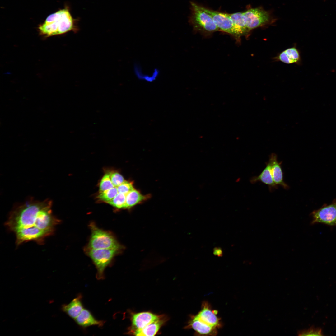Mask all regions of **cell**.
Wrapping results in <instances>:
<instances>
[{
  "label": "cell",
  "instance_id": "obj_9",
  "mask_svg": "<svg viewBox=\"0 0 336 336\" xmlns=\"http://www.w3.org/2000/svg\"><path fill=\"white\" fill-rule=\"evenodd\" d=\"M201 7L204 11L212 17L219 30L231 34L235 37L233 23L228 14Z\"/></svg>",
  "mask_w": 336,
  "mask_h": 336
},
{
  "label": "cell",
  "instance_id": "obj_24",
  "mask_svg": "<svg viewBox=\"0 0 336 336\" xmlns=\"http://www.w3.org/2000/svg\"><path fill=\"white\" fill-rule=\"evenodd\" d=\"M109 173L111 180L114 187H118L124 181L123 177L119 173L112 172Z\"/></svg>",
  "mask_w": 336,
  "mask_h": 336
},
{
  "label": "cell",
  "instance_id": "obj_18",
  "mask_svg": "<svg viewBox=\"0 0 336 336\" xmlns=\"http://www.w3.org/2000/svg\"><path fill=\"white\" fill-rule=\"evenodd\" d=\"M278 59L287 64H292L298 62L300 59L298 51L295 47L288 48L282 52L278 57Z\"/></svg>",
  "mask_w": 336,
  "mask_h": 336
},
{
  "label": "cell",
  "instance_id": "obj_1",
  "mask_svg": "<svg viewBox=\"0 0 336 336\" xmlns=\"http://www.w3.org/2000/svg\"><path fill=\"white\" fill-rule=\"evenodd\" d=\"M52 202L49 199L27 201L11 212L5 225L15 234L16 244L28 241L43 244L52 235L60 221L53 213Z\"/></svg>",
  "mask_w": 336,
  "mask_h": 336
},
{
  "label": "cell",
  "instance_id": "obj_21",
  "mask_svg": "<svg viewBox=\"0 0 336 336\" xmlns=\"http://www.w3.org/2000/svg\"><path fill=\"white\" fill-rule=\"evenodd\" d=\"M118 193L117 187H114L111 189L100 193L97 196V198L100 201L107 203L113 199Z\"/></svg>",
  "mask_w": 336,
  "mask_h": 336
},
{
  "label": "cell",
  "instance_id": "obj_26",
  "mask_svg": "<svg viewBox=\"0 0 336 336\" xmlns=\"http://www.w3.org/2000/svg\"><path fill=\"white\" fill-rule=\"evenodd\" d=\"M213 254L215 255L218 257H222L223 256V252L220 247L214 248L213 249Z\"/></svg>",
  "mask_w": 336,
  "mask_h": 336
},
{
  "label": "cell",
  "instance_id": "obj_22",
  "mask_svg": "<svg viewBox=\"0 0 336 336\" xmlns=\"http://www.w3.org/2000/svg\"><path fill=\"white\" fill-rule=\"evenodd\" d=\"M114 187L110 178V173L105 174L101 179L99 184V192H102Z\"/></svg>",
  "mask_w": 336,
  "mask_h": 336
},
{
  "label": "cell",
  "instance_id": "obj_6",
  "mask_svg": "<svg viewBox=\"0 0 336 336\" xmlns=\"http://www.w3.org/2000/svg\"><path fill=\"white\" fill-rule=\"evenodd\" d=\"M311 215L312 219L311 224L320 223L336 226V200L314 211Z\"/></svg>",
  "mask_w": 336,
  "mask_h": 336
},
{
  "label": "cell",
  "instance_id": "obj_5",
  "mask_svg": "<svg viewBox=\"0 0 336 336\" xmlns=\"http://www.w3.org/2000/svg\"><path fill=\"white\" fill-rule=\"evenodd\" d=\"M191 5L193 11L191 21L195 28L207 33L219 30L212 17L201 7L193 2Z\"/></svg>",
  "mask_w": 336,
  "mask_h": 336
},
{
  "label": "cell",
  "instance_id": "obj_14",
  "mask_svg": "<svg viewBox=\"0 0 336 336\" xmlns=\"http://www.w3.org/2000/svg\"><path fill=\"white\" fill-rule=\"evenodd\" d=\"M228 15L233 23L235 37L239 38L249 32L243 12H237Z\"/></svg>",
  "mask_w": 336,
  "mask_h": 336
},
{
  "label": "cell",
  "instance_id": "obj_4",
  "mask_svg": "<svg viewBox=\"0 0 336 336\" xmlns=\"http://www.w3.org/2000/svg\"><path fill=\"white\" fill-rule=\"evenodd\" d=\"M123 249L110 248L90 249L85 248L86 253L91 258L97 269V279L104 278V271L111 262L114 257L119 254Z\"/></svg>",
  "mask_w": 336,
  "mask_h": 336
},
{
  "label": "cell",
  "instance_id": "obj_20",
  "mask_svg": "<svg viewBox=\"0 0 336 336\" xmlns=\"http://www.w3.org/2000/svg\"><path fill=\"white\" fill-rule=\"evenodd\" d=\"M126 195L121 193H118L111 200L107 203L117 208H125Z\"/></svg>",
  "mask_w": 336,
  "mask_h": 336
},
{
  "label": "cell",
  "instance_id": "obj_12",
  "mask_svg": "<svg viewBox=\"0 0 336 336\" xmlns=\"http://www.w3.org/2000/svg\"><path fill=\"white\" fill-rule=\"evenodd\" d=\"M268 161L270 164L272 175L275 184L282 186L285 189H288L289 186L283 181L281 162L278 161L277 154L273 153H271L269 156Z\"/></svg>",
  "mask_w": 336,
  "mask_h": 336
},
{
  "label": "cell",
  "instance_id": "obj_19",
  "mask_svg": "<svg viewBox=\"0 0 336 336\" xmlns=\"http://www.w3.org/2000/svg\"><path fill=\"white\" fill-rule=\"evenodd\" d=\"M147 196L142 195L138 191L133 189L126 195L125 208H129L146 199Z\"/></svg>",
  "mask_w": 336,
  "mask_h": 336
},
{
  "label": "cell",
  "instance_id": "obj_7",
  "mask_svg": "<svg viewBox=\"0 0 336 336\" xmlns=\"http://www.w3.org/2000/svg\"><path fill=\"white\" fill-rule=\"evenodd\" d=\"M249 31L268 23L270 20L269 13L260 8L250 9L243 12Z\"/></svg>",
  "mask_w": 336,
  "mask_h": 336
},
{
  "label": "cell",
  "instance_id": "obj_23",
  "mask_svg": "<svg viewBox=\"0 0 336 336\" xmlns=\"http://www.w3.org/2000/svg\"><path fill=\"white\" fill-rule=\"evenodd\" d=\"M298 335L300 336L308 335H323L322 329L320 328H315L313 327L301 331H299Z\"/></svg>",
  "mask_w": 336,
  "mask_h": 336
},
{
  "label": "cell",
  "instance_id": "obj_16",
  "mask_svg": "<svg viewBox=\"0 0 336 336\" xmlns=\"http://www.w3.org/2000/svg\"><path fill=\"white\" fill-rule=\"evenodd\" d=\"M252 184L260 181L267 185L271 189L276 188L277 186L274 183L272 177L271 165L268 161L265 168L258 176L252 177L250 180Z\"/></svg>",
  "mask_w": 336,
  "mask_h": 336
},
{
  "label": "cell",
  "instance_id": "obj_25",
  "mask_svg": "<svg viewBox=\"0 0 336 336\" xmlns=\"http://www.w3.org/2000/svg\"><path fill=\"white\" fill-rule=\"evenodd\" d=\"M118 192L127 194L134 189L132 183L128 181H124L120 185L117 187Z\"/></svg>",
  "mask_w": 336,
  "mask_h": 336
},
{
  "label": "cell",
  "instance_id": "obj_15",
  "mask_svg": "<svg viewBox=\"0 0 336 336\" xmlns=\"http://www.w3.org/2000/svg\"><path fill=\"white\" fill-rule=\"evenodd\" d=\"M74 320L78 325L83 327L93 325L102 326L105 322L96 319L89 311L84 308Z\"/></svg>",
  "mask_w": 336,
  "mask_h": 336
},
{
  "label": "cell",
  "instance_id": "obj_10",
  "mask_svg": "<svg viewBox=\"0 0 336 336\" xmlns=\"http://www.w3.org/2000/svg\"><path fill=\"white\" fill-rule=\"evenodd\" d=\"M217 314V311L212 310L209 304L204 301L202 304L201 310L195 316L205 323L217 328L221 326V324Z\"/></svg>",
  "mask_w": 336,
  "mask_h": 336
},
{
  "label": "cell",
  "instance_id": "obj_8",
  "mask_svg": "<svg viewBox=\"0 0 336 336\" xmlns=\"http://www.w3.org/2000/svg\"><path fill=\"white\" fill-rule=\"evenodd\" d=\"M159 316L149 312L132 313L130 318L131 325L128 329L127 334L132 335L135 332L143 329L155 320Z\"/></svg>",
  "mask_w": 336,
  "mask_h": 336
},
{
  "label": "cell",
  "instance_id": "obj_11",
  "mask_svg": "<svg viewBox=\"0 0 336 336\" xmlns=\"http://www.w3.org/2000/svg\"><path fill=\"white\" fill-rule=\"evenodd\" d=\"M185 328L192 329L197 335H216L217 328L211 326L203 322L195 315L192 316Z\"/></svg>",
  "mask_w": 336,
  "mask_h": 336
},
{
  "label": "cell",
  "instance_id": "obj_17",
  "mask_svg": "<svg viewBox=\"0 0 336 336\" xmlns=\"http://www.w3.org/2000/svg\"><path fill=\"white\" fill-rule=\"evenodd\" d=\"M83 309L80 296L74 299L68 304L63 305L62 308L63 311L74 319L79 315Z\"/></svg>",
  "mask_w": 336,
  "mask_h": 336
},
{
  "label": "cell",
  "instance_id": "obj_2",
  "mask_svg": "<svg viewBox=\"0 0 336 336\" xmlns=\"http://www.w3.org/2000/svg\"><path fill=\"white\" fill-rule=\"evenodd\" d=\"M77 21L72 17L69 7L66 6L49 15L38 28L40 33L46 37L62 35L70 31L77 32L79 30Z\"/></svg>",
  "mask_w": 336,
  "mask_h": 336
},
{
  "label": "cell",
  "instance_id": "obj_13",
  "mask_svg": "<svg viewBox=\"0 0 336 336\" xmlns=\"http://www.w3.org/2000/svg\"><path fill=\"white\" fill-rule=\"evenodd\" d=\"M166 316L164 315H159L158 318L143 329L133 333L132 335L140 336L155 335L161 327L167 320Z\"/></svg>",
  "mask_w": 336,
  "mask_h": 336
},
{
  "label": "cell",
  "instance_id": "obj_3",
  "mask_svg": "<svg viewBox=\"0 0 336 336\" xmlns=\"http://www.w3.org/2000/svg\"><path fill=\"white\" fill-rule=\"evenodd\" d=\"M89 226L91 234L88 244L85 248L90 249L110 248L123 249L124 247L117 241L110 232L100 229L93 222Z\"/></svg>",
  "mask_w": 336,
  "mask_h": 336
}]
</instances>
